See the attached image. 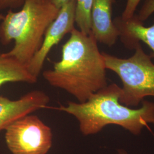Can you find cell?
Listing matches in <instances>:
<instances>
[{
  "label": "cell",
  "instance_id": "obj_3",
  "mask_svg": "<svg viewBox=\"0 0 154 154\" xmlns=\"http://www.w3.org/2000/svg\"><path fill=\"white\" fill-rule=\"evenodd\" d=\"M59 11L51 0H25L20 11L9 9L0 24V42L7 45L14 41V45L4 54L27 66Z\"/></svg>",
  "mask_w": 154,
  "mask_h": 154
},
{
  "label": "cell",
  "instance_id": "obj_2",
  "mask_svg": "<svg viewBox=\"0 0 154 154\" xmlns=\"http://www.w3.org/2000/svg\"><path fill=\"white\" fill-rule=\"evenodd\" d=\"M121 95V88L112 83L93 94L85 102L70 101L66 106L61 105L56 109L74 116L81 132L85 136L96 134L110 125L139 135L154 121V103L143 100L140 108L134 109L120 103Z\"/></svg>",
  "mask_w": 154,
  "mask_h": 154
},
{
  "label": "cell",
  "instance_id": "obj_8",
  "mask_svg": "<svg viewBox=\"0 0 154 154\" xmlns=\"http://www.w3.org/2000/svg\"><path fill=\"white\" fill-rule=\"evenodd\" d=\"M114 0H93L91 11V33L97 42L112 46L120 37V33L112 19Z\"/></svg>",
  "mask_w": 154,
  "mask_h": 154
},
{
  "label": "cell",
  "instance_id": "obj_7",
  "mask_svg": "<svg viewBox=\"0 0 154 154\" xmlns=\"http://www.w3.org/2000/svg\"><path fill=\"white\" fill-rule=\"evenodd\" d=\"M49 97L42 91L33 90L17 100L0 96V132L25 116L48 107Z\"/></svg>",
  "mask_w": 154,
  "mask_h": 154
},
{
  "label": "cell",
  "instance_id": "obj_10",
  "mask_svg": "<svg viewBox=\"0 0 154 154\" xmlns=\"http://www.w3.org/2000/svg\"><path fill=\"white\" fill-rule=\"evenodd\" d=\"M37 79L29 72L26 65L0 52V88L9 82L34 84L37 82Z\"/></svg>",
  "mask_w": 154,
  "mask_h": 154
},
{
  "label": "cell",
  "instance_id": "obj_6",
  "mask_svg": "<svg viewBox=\"0 0 154 154\" xmlns=\"http://www.w3.org/2000/svg\"><path fill=\"white\" fill-rule=\"evenodd\" d=\"M76 0L63 6L55 20L48 28L41 48L27 65L28 70L38 78L45 61L52 48L58 44L65 35L75 29Z\"/></svg>",
  "mask_w": 154,
  "mask_h": 154
},
{
  "label": "cell",
  "instance_id": "obj_16",
  "mask_svg": "<svg viewBox=\"0 0 154 154\" xmlns=\"http://www.w3.org/2000/svg\"><path fill=\"white\" fill-rule=\"evenodd\" d=\"M127 154V152L125 150L121 149H119V150H118V154Z\"/></svg>",
  "mask_w": 154,
  "mask_h": 154
},
{
  "label": "cell",
  "instance_id": "obj_18",
  "mask_svg": "<svg viewBox=\"0 0 154 154\" xmlns=\"http://www.w3.org/2000/svg\"><path fill=\"white\" fill-rule=\"evenodd\" d=\"M152 124H154V121H153V122H152Z\"/></svg>",
  "mask_w": 154,
  "mask_h": 154
},
{
  "label": "cell",
  "instance_id": "obj_19",
  "mask_svg": "<svg viewBox=\"0 0 154 154\" xmlns=\"http://www.w3.org/2000/svg\"><path fill=\"white\" fill-rule=\"evenodd\" d=\"M114 1H115V0H114Z\"/></svg>",
  "mask_w": 154,
  "mask_h": 154
},
{
  "label": "cell",
  "instance_id": "obj_14",
  "mask_svg": "<svg viewBox=\"0 0 154 154\" xmlns=\"http://www.w3.org/2000/svg\"><path fill=\"white\" fill-rule=\"evenodd\" d=\"M25 0H0V10L13 9L22 6Z\"/></svg>",
  "mask_w": 154,
  "mask_h": 154
},
{
  "label": "cell",
  "instance_id": "obj_12",
  "mask_svg": "<svg viewBox=\"0 0 154 154\" xmlns=\"http://www.w3.org/2000/svg\"><path fill=\"white\" fill-rule=\"evenodd\" d=\"M154 13V0H145L135 16L139 21L143 22Z\"/></svg>",
  "mask_w": 154,
  "mask_h": 154
},
{
  "label": "cell",
  "instance_id": "obj_13",
  "mask_svg": "<svg viewBox=\"0 0 154 154\" xmlns=\"http://www.w3.org/2000/svg\"><path fill=\"white\" fill-rule=\"evenodd\" d=\"M142 0H127L121 17L124 20L130 19L135 16L139 3Z\"/></svg>",
  "mask_w": 154,
  "mask_h": 154
},
{
  "label": "cell",
  "instance_id": "obj_4",
  "mask_svg": "<svg viewBox=\"0 0 154 154\" xmlns=\"http://www.w3.org/2000/svg\"><path fill=\"white\" fill-rule=\"evenodd\" d=\"M133 55L121 58L102 52L106 69L120 78L123 87L119 102L127 107L138 106L145 97H154V62L140 43Z\"/></svg>",
  "mask_w": 154,
  "mask_h": 154
},
{
  "label": "cell",
  "instance_id": "obj_1",
  "mask_svg": "<svg viewBox=\"0 0 154 154\" xmlns=\"http://www.w3.org/2000/svg\"><path fill=\"white\" fill-rule=\"evenodd\" d=\"M42 75L51 86L66 91L80 103L108 85L98 42L91 34L75 28L62 46L61 60Z\"/></svg>",
  "mask_w": 154,
  "mask_h": 154
},
{
  "label": "cell",
  "instance_id": "obj_9",
  "mask_svg": "<svg viewBox=\"0 0 154 154\" xmlns=\"http://www.w3.org/2000/svg\"><path fill=\"white\" fill-rule=\"evenodd\" d=\"M114 22L119 31L122 42L127 48L134 49L138 43L143 42L152 50L154 59V24L145 26L135 16L127 20L118 17Z\"/></svg>",
  "mask_w": 154,
  "mask_h": 154
},
{
  "label": "cell",
  "instance_id": "obj_15",
  "mask_svg": "<svg viewBox=\"0 0 154 154\" xmlns=\"http://www.w3.org/2000/svg\"><path fill=\"white\" fill-rule=\"evenodd\" d=\"M51 1L54 4V5L60 9L63 6L66 5V4L69 3V2L72 1V0H51Z\"/></svg>",
  "mask_w": 154,
  "mask_h": 154
},
{
  "label": "cell",
  "instance_id": "obj_5",
  "mask_svg": "<svg viewBox=\"0 0 154 154\" xmlns=\"http://www.w3.org/2000/svg\"><path fill=\"white\" fill-rule=\"evenodd\" d=\"M53 137L51 128L32 114L13 123L5 134L6 146L12 154H47Z\"/></svg>",
  "mask_w": 154,
  "mask_h": 154
},
{
  "label": "cell",
  "instance_id": "obj_11",
  "mask_svg": "<svg viewBox=\"0 0 154 154\" xmlns=\"http://www.w3.org/2000/svg\"><path fill=\"white\" fill-rule=\"evenodd\" d=\"M93 0H76L75 21L78 30L86 34L91 33L90 15Z\"/></svg>",
  "mask_w": 154,
  "mask_h": 154
},
{
  "label": "cell",
  "instance_id": "obj_17",
  "mask_svg": "<svg viewBox=\"0 0 154 154\" xmlns=\"http://www.w3.org/2000/svg\"><path fill=\"white\" fill-rule=\"evenodd\" d=\"M4 16H3L2 14H0V21H2V20L4 19Z\"/></svg>",
  "mask_w": 154,
  "mask_h": 154
}]
</instances>
